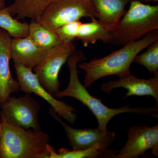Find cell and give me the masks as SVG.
<instances>
[{"instance_id":"obj_19","label":"cell","mask_w":158,"mask_h":158,"mask_svg":"<svg viewBox=\"0 0 158 158\" xmlns=\"http://www.w3.org/2000/svg\"><path fill=\"white\" fill-rule=\"evenodd\" d=\"M0 28L6 30L13 38L28 35L29 24L21 22L13 17L8 7L0 9Z\"/></svg>"},{"instance_id":"obj_23","label":"cell","mask_w":158,"mask_h":158,"mask_svg":"<svg viewBox=\"0 0 158 158\" xmlns=\"http://www.w3.org/2000/svg\"><path fill=\"white\" fill-rule=\"evenodd\" d=\"M138 1H140L141 2L145 3V4L147 3L151 2H158V0H138Z\"/></svg>"},{"instance_id":"obj_6","label":"cell","mask_w":158,"mask_h":158,"mask_svg":"<svg viewBox=\"0 0 158 158\" xmlns=\"http://www.w3.org/2000/svg\"><path fill=\"white\" fill-rule=\"evenodd\" d=\"M41 107L30 94L19 97L9 96L0 103L1 115L9 124L26 130L40 131L38 115Z\"/></svg>"},{"instance_id":"obj_22","label":"cell","mask_w":158,"mask_h":158,"mask_svg":"<svg viewBox=\"0 0 158 158\" xmlns=\"http://www.w3.org/2000/svg\"><path fill=\"white\" fill-rule=\"evenodd\" d=\"M7 0H0V9L6 8V2Z\"/></svg>"},{"instance_id":"obj_21","label":"cell","mask_w":158,"mask_h":158,"mask_svg":"<svg viewBox=\"0 0 158 158\" xmlns=\"http://www.w3.org/2000/svg\"><path fill=\"white\" fill-rule=\"evenodd\" d=\"M80 20L75 21L65 24L55 30L63 43L73 42L77 39Z\"/></svg>"},{"instance_id":"obj_18","label":"cell","mask_w":158,"mask_h":158,"mask_svg":"<svg viewBox=\"0 0 158 158\" xmlns=\"http://www.w3.org/2000/svg\"><path fill=\"white\" fill-rule=\"evenodd\" d=\"M29 37L43 50L50 51L63 44L55 31L49 30L37 21L29 24Z\"/></svg>"},{"instance_id":"obj_3","label":"cell","mask_w":158,"mask_h":158,"mask_svg":"<svg viewBox=\"0 0 158 158\" xmlns=\"http://www.w3.org/2000/svg\"><path fill=\"white\" fill-rule=\"evenodd\" d=\"M0 117V158H49L48 134L15 126Z\"/></svg>"},{"instance_id":"obj_17","label":"cell","mask_w":158,"mask_h":158,"mask_svg":"<svg viewBox=\"0 0 158 158\" xmlns=\"http://www.w3.org/2000/svg\"><path fill=\"white\" fill-rule=\"evenodd\" d=\"M49 158H116L117 151L97 146L85 149L72 150L60 148L56 152L53 147L49 145Z\"/></svg>"},{"instance_id":"obj_7","label":"cell","mask_w":158,"mask_h":158,"mask_svg":"<svg viewBox=\"0 0 158 158\" xmlns=\"http://www.w3.org/2000/svg\"><path fill=\"white\" fill-rule=\"evenodd\" d=\"M76 50L73 42L63 44L50 51L42 62L33 69L41 86L55 98L60 87L59 72L68 58Z\"/></svg>"},{"instance_id":"obj_20","label":"cell","mask_w":158,"mask_h":158,"mask_svg":"<svg viewBox=\"0 0 158 158\" xmlns=\"http://www.w3.org/2000/svg\"><path fill=\"white\" fill-rule=\"evenodd\" d=\"M147 48L145 52L135 57L133 62L144 66L150 73L156 74L158 73V39Z\"/></svg>"},{"instance_id":"obj_11","label":"cell","mask_w":158,"mask_h":158,"mask_svg":"<svg viewBox=\"0 0 158 158\" xmlns=\"http://www.w3.org/2000/svg\"><path fill=\"white\" fill-rule=\"evenodd\" d=\"M123 88L127 92L123 99L130 96H151L158 104V73L148 79L138 78L131 74L120 77L117 81H110L102 85L101 90L105 93H111L113 89Z\"/></svg>"},{"instance_id":"obj_10","label":"cell","mask_w":158,"mask_h":158,"mask_svg":"<svg viewBox=\"0 0 158 158\" xmlns=\"http://www.w3.org/2000/svg\"><path fill=\"white\" fill-rule=\"evenodd\" d=\"M127 137L124 147L117 152L116 158H138L150 149L158 157V124L152 127L133 126L128 130Z\"/></svg>"},{"instance_id":"obj_25","label":"cell","mask_w":158,"mask_h":158,"mask_svg":"<svg viewBox=\"0 0 158 158\" xmlns=\"http://www.w3.org/2000/svg\"><path fill=\"white\" fill-rule=\"evenodd\" d=\"M0 115H1V110H0Z\"/></svg>"},{"instance_id":"obj_15","label":"cell","mask_w":158,"mask_h":158,"mask_svg":"<svg viewBox=\"0 0 158 158\" xmlns=\"http://www.w3.org/2000/svg\"><path fill=\"white\" fill-rule=\"evenodd\" d=\"M55 0H14L8 6L11 15L18 20L37 21L43 11Z\"/></svg>"},{"instance_id":"obj_5","label":"cell","mask_w":158,"mask_h":158,"mask_svg":"<svg viewBox=\"0 0 158 158\" xmlns=\"http://www.w3.org/2000/svg\"><path fill=\"white\" fill-rule=\"evenodd\" d=\"M84 17L96 18L90 0H55L44 10L37 21L46 28L55 31Z\"/></svg>"},{"instance_id":"obj_13","label":"cell","mask_w":158,"mask_h":158,"mask_svg":"<svg viewBox=\"0 0 158 158\" xmlns=\"http://www.w3.org/2000/svg\"><path fill=\"white\" fill-rule=\"evenodd\" d=\"M49 52L38 47L29 36L12 38L11 40V59L14 65L33 69L44 59Z\"/></svg>"},{"instance_id":"obj_12","label":"cell","mask_w":158,"mask_h":158,"mask_svg":"<svg viewBox=\"0 0 158 158\" xmlns=\"http://www.w3.org/2000/svg\"><path fill=\"white\" fill-rule=\"evenodd\" d=\"M12 39L7 31L0 28V103L11 94L20 90L18 82L13 77L10 70Z\"/></svg>"},{"instance_id":"obj_14","label":"cell","mask_w":158,"mask_h":158,"mask_svg":"<svg viewBox=\"0 0 158 158\" xmlns=\"http://www.w3.org/2000/svg\"><path fill=\"white\" fill-rule=\"evenodd\" d=\"M100 23L110 30L116 27L125 13L126 6L131 0H90Z\"/></svg>"},{"instance_id":"obj_9","label":"cell","mask_w":158,"mask_h":158,"mask_svg":"<svg viewBox=\"0 0 158 158\" xmlns=\"http://www.w3.org/2000/svg\"><path fill=\"white\" fill-rule=\"evenodd\" d=\"M51 116L61 124L65 130L69 144L72 150L85 149L99 146L109 148L115 141L116 133L109 130L103 131L99 128L76 129L71 127L61 119L52 108Z\"/></svg>"},{"instance_id":"obj_16","label":"cell","mask_w":158,"mask_h":158,"mask_svg":"<svg viewBox=\"0 0 158 158\" xmlns=\"http://www.w3.org/2000/svg\"><path fill=\"white\" fill-rule=\"evenodd\" d=\"M90 19V22L81 23L77 39L81 41L85 47L94 44L98 41H102L106 44L110 39V29L100 23L96 18Z\"/></svg>"},{"instance_id":"obj_8","label":"cell","mask_w":158,"mask_h":158,"mask_svg":"<svg viewBox=\"0 0 158 158\" xmlns=\"http://www.w3.org/2000/svg\"><path fill=\"white\" fill-rule=\"evenodd\" d=\"M14 65L21 90L30 94L34 93L42 98L50 105L55 113L70 124L76 121L77 110L65 102L58 100L49 93L40 85L33 69L22 65Z\"/></svg>"},{"instance_id":"obj_1","label":"cell","mask_w":158,"mask_h":158,"mask_svg":"<svg viewBox=\"0 0 158 158\" xmlns=\"http://www.w3.org/2000/svg\"><path fill=\"white\" fill-rule=\"evenodd\" d=\"M86 60L87 58L82 51L77 50L71 55L67 61L70 73L69 83L65 89L62 91L59 90L56 94V98H61L70 97L81 102L93 113L98 122V127L103 131H107L108 124L110 120L122 113H134L158 118V104L148 108H131L127 105L120 108H110L105 106L100 99L92 96L79 78L78 63Z\"/></svg>"},{"instance_id":"obj_2","label":"cell","mask_w":158,"mask_h":158,"mask_svg":"<svg viewBox=\"0 0 158 158\" xmlns=\"http://www.w3.org/2000/svg\"><path fill=\"white\" fill-rule=\"evenodd\" d=\"M158 39V30L145 35L142 39L130 42L118 50L101 59H94L77 65L85 73L84 85L89 88L99 79L109 76L118 77L131 73L130 69L135 57L149 44Z\"/></svg>"},{"instance_id":"obj_4","label":"cell","mask_w":158,"mask_h":158,"mask_svg":"<svg viewBox=\"0 0 158 158\" xmlns=\"http://www.w3.org/2000/svg\"><path fill=\"white\" fill-rule=\"evenodd\" d=\"M158 30V5L131 0L129 8L116 27L110 30L106 44L123 46Z\"/></svg>"},{"instance_id":"obj_24","label":"cell","mask_w":158,"mask_h":158,"mask_svg":"<svg viewBox=\"0 0 158 158\" xmlns=\"http://www.w3.org/2000/svg\"><path fill=\"white\" fill-rule=\"evenodd\" d=\"M2 119H1V117H0V135H1V133H2Z\"/></svg>"}]
</instances>
